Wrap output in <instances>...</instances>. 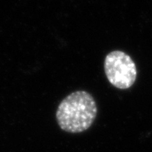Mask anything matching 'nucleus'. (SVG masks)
<instances>
[{"mask_svg":"<svg viewBox=\"0 0 152 152\" xmlns=\"http://www.w3.org/2000/svg\"><path fill=\"white\" fill-rule=\"evenodd\" d=\"M104 70L110 84L119 89L130 88L137 76L136 64L131 57L121 50H113L106 55Z\"/></svg>","mask_w":152,"mask_h":152,"instance_id":"nucleus-2","label":"nucleus"},{"mask_svg":"<svg viewBox=\"0 0 152 152\" xmlns=\"http://www.w3.org/2000/svg\"><path fill=\"white\" fill-rule=\"evenodd\" d=\"M97 115L96 101L86 91H76L62 100L56 112L60 128L71 134L86 131L92 125Z\"/></svg>","mask_w":152,"mask_h":152,"instance_id":"nucleus-1","label":"nucleus"}]
</instances>
